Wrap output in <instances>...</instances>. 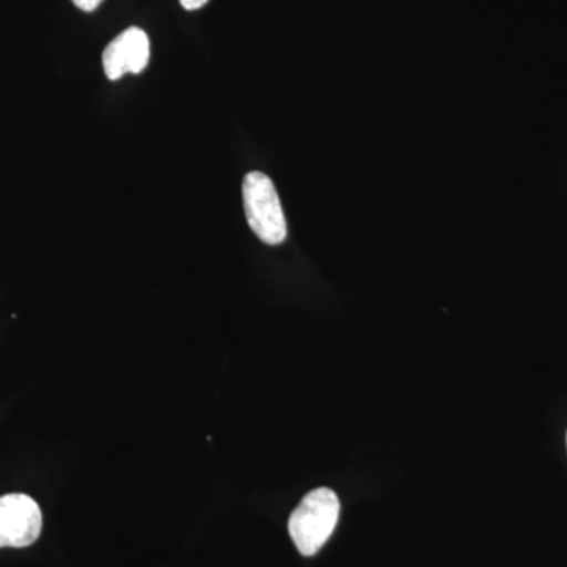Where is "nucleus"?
Masks as SVG:
<instances>
[{
    "instance_id": "nucleus-1",
    "label": "nucleus",
    "mask_w": 567,
    "mask_h": 567,
    "mask_svg": "<svg viewBox=\"0 0 567 567\" xmlns=\"http://www.w3.org/2000/svg\"><path fill=\"white\" fill-rule=\"evenodd\" d=\"M341 503L331 488L309 492L289 518V533L303 557H312L327 544L338 525Z\"/></svg>"
},
{
    "instance_id": "nucleus-2",
    "label": "nucleus",
    "mask_w": 567,
    "mask_h": 567,
    "mask_svg": "<svg viewBox=\"0 0 567 567\" xmlns=\"http://www.w3.org/2000/svg\"><path fill=\"white\" fill-rule=\"evenodd\" d=\"M245 215L252 233L264 244L281 245L287 223L274 182L262 173H249L244 181Z\"/></svg>"
},
{
    "instance_id": "nucleus-3",
    "label": "nucleus",
    "mask_w": 567,
    "mask_h": 567,
    "mask_svg": "<svg viewBox=\"0 0 567 567\" xmlns=\"http://www.w3.org/2000/svg\"><path fill=\"white\" fill-rule=\"evenodd\" d=\"M41 527L43 516L35 499L24 494L0 496V548L32 546Z\"/></svg>"
},
{
    "instance_id": "nucleus-4",
    "label": "nucleus",
    "mask_w": 567,
    "mask_h": 567,
    "mask_svg": "<svg viewBox=\"0 0 567 567\" xmlns=\"http://www.w3.org/2000/svg\"><path fill=\"white\" fill-rule=\"evenodd\" d=\"M151 61V40L140 28H130L107 44L103 69L107 80L117 81L126 73L140 74Z\"/></svg>"
},
{
    "instance_id": "nucleus-5",
    "label": "nucleus",
    "mask_w": 567,
    "mask_h": 567,
    "mask_svg": "<svg viewBox=\"0 0 567 567\" xmlns=\"http://www.w3.org/2000/svg\"><path fill=\"white\" fill-rule=\"evenodd\" d=\"M102 2L103 0H73L74 6L84 11H93Z\"/></svg>"
},
{
    "instance_id": "nucleus-6",
    "label": "nucleus",
    "mask_w": 567,
    "mask_h": 567,
    "mask_svg": "<svg viewBox=\"0 0 567 567\" xmlns=\"http://www.w3.org/2000/svg\"><path fill=\"white\" fill-rule=\"evenodd\" d=\"M207 2L208 0H181L183 9L188 11L203 9Z\"/></svg>"
}]
</instances>
